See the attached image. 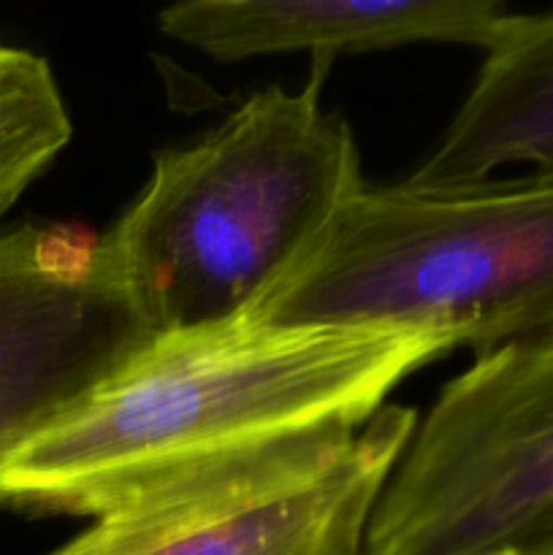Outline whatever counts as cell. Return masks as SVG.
Returning a JSON list of instances; mask_svg holds the SVG:
<instances>
[{"label":"cell","instance_id":"4","mask_svg":"<svg viewBox=\"0 0 553 555\" xmlns=\"http://www.w3.org/2000/svg\"><path fill=\"white\" fill-rule=\"evenodd\" d=\"M366 555H553V341L477 352L412 431Z\"/></svg>","mask_w":553,"mask_h":555},{"label":"cell","instance_id":"2","mask_svg":"<svg viewBox=\"0 0 553 555\" xmlns=\"http://www.w3.org/2000/svg\"><path fill=\"white\" fill-rule=\"evenodd\" d=\"M269 87L193 146L160 152L152 179L101 238L152 336L244 320L366 188L356 135L320 101Z\"/></svg>","mask_w":553,"mask_h":555},{"label":"cell","instance_id":"1","mask_svg":"<svg viewBox=\"0 0 553 555\" xmlns=\"http://www.w3.org/2000/svg\"><path fill=\"white\" fill-rule=\"evenodd\" d=\"M450 350L432 334L249 318L152 336L0 464V507L101 520L325 461Z\"/></svg>","mask_w":553,"mask_h":555},{"label":"cell","instance_id":"8","mask_svg":"<svg viewBox=\"0 0 553 555\" xmlns=\"http://www.w3.org/2000/svg\"><path fill=\"white\" fill-rule=\"evenodd\" d=\"M518 163L553 173V11L510 16L442 141L407 182L461 188Z\"/></svg>","mask_w":553,"mask_h":555},{"label":"cell","instance_id":"3","mask_svg":"<svg viewBox=\"0 0 553 555\" xmlns=\"http://www.w3.org/2000/svg\"><path fill=\"white\" fill-rule=\"evenodd\" d=\"M491 350L553 328V173L363 188L247 314Z\"/></svg>","mask_w":553,"mask_h":555},{"label":"cell","instance_id":"7","mask_svg":"<svg viewBox=\"0 0 553 555\" xmlns=\"http://www.w3.org/2000/svg\"><path fill=\"white\" fill-rule=\"evenodd\" d=\"M497 0H182L163 36L220 63L287 52H372L407 43L491 49L510 25Z\"/></svg>","mask_w":553,"mask_h":555},{"label":"cell","instance_id":"9","mask_svg":"<svg viewBox=\"0 0 553 555\" xmlns=\"http://www.w3.org/2000/svg\"><path fill=\"white\" fill-rule=\"evenodd\" d=\"M74 125L41 54L0 41V231L33 182L68 146Z\"/></svg>","mask_w":553,"mask_h":555},{"label":"cell","instance_id":"10","mask_svg":"<svg viewBox=\"0 0 553 555\" xmlns=\"http://www.w3.org/2000/svg\"><path fill=\"white\" fill-rule=\"evenodd\" d=\"M542 336H548V339L553 341V328H551V331H542Z\"/></svg>","mask_w":553,"mask_h":555},{"label":"cell","instance_id":"6","mask_svg":"<svg viewBox=\"0 0 553 555\" xmlns=\"http://www.w3.org/2000/svg\"><path fill=\"white\" fill-rule=\"evenodd\" d=\"M150 339L101 238L36 222L0 231V464Z\"/></svg>","mask_w":553,"mask_h":555},{"label":"cell","instance_id":"5","mask_svg":"<svg viewBox=\"0 0 553 555\" xmlns=\"http://www.w3.org/2000/svg\"><path fill=\"white\" fill-rule=\"evenodd\" d=\"M415 412L383 406L342 453L95 520L49 555H366Z\"/></svg>","mask_w":553,"mask_h":555}]
</instances>
